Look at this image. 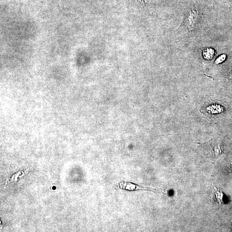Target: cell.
Masks as SVG:
<instances>
[{"label": "cell", "mask_w": 232, "mask_h": 232, "mask_svg": "<svg viewBox=\"0 0 232 232\" xmlns=\"http://www.w3.org/2000/svg\"><path fill=\"white\" fill-rule=\"evenodd\" d=\"M200 11L198 6H193L190 11L187 19H186L185 25L187 28L191 30L195 27L200 18Z\"/></svg>", "instance_id": "cell-2"}, {"label": "cell", "mask_w": 232, "mask_h": 232, "mask_svg": "<svg viewBox=\"0 0 232 232\" xmlns=\"http://www.w3.org/2000/svg\"><path fill=\"white\" fill-rule=\"evenodd\" d=\"M231 165L232 170V159L231 160Z\"/></svg>", "instance_id": "cell-7"}, {"label": "cell", "mask_w": 232, "mask_h": 232, "mask_svg": "<svg viewBox=\"0 0 232 232\" xmlns=\"http://www.w3.org/2000/svg\"><path fill=\"white\" fill-rule=\"evenodd\" d=\"M216 197L220 203H223L224 199V194L220 191H217L216 192Z\"/></svg>", "instance_id": "cell-5"}, {"label": "cell", "mask_w": 232, "mask_h": 232, "mask_svg": "<svg viewBox=\"0 0 232 232\" xmlns=\"http://www.w3.org/2000/svg\"><path fill=\"white\" fill-rule=\"evenodd\" d=\"M208 112L212 114L220 113L222 112L223 108L218 105H212L207 108Z\"/></svg>", "instance_id": "cell-3"}, {"label": "cell", "mask_w": 232, "mask_h": 232, "mask_svg": "<svg viewBox=\"0 0 232 232\" xmlns=\"http://www.w3.org/2000/svg\"><path fill=\"white\" fill-rule=\"evenodd\" d=\"M200 147L203 148L210 157L213 158L219 156L223 153L222 146L216 139H213L204 143H196Z\"/></svg>", "instance_id": "cell-1"}, {"label": "cell", "mask_w": 232, "mask_h": 232, "mask_svg": "<svg viewBox=\"0 0 232 232\" xmlns=\"http://www.w3.org/2000/svg\"></svg>", "instance_id": "cell-8"}, {"label": "cell", "mask_w": 232, "mask_h": 232, "mask_svg": "<svg viewBox=\"0 0 232 232\" xmlns=\"http://www.w3.org/2000/svg\"><path fill=\"white\" fill-rule=\"evenodd\" d=\"M214 55V50L210 49H207L203 52V56L205 59L210 60L213 58Z\"/></svg>", "instance_id": "cell-4"}, {"label": "cell", "mask_w": 232, "mask_h": 232, "mask_svg": "<svg viewBox=\"0 0 232 232\" xmlns=\"http://www.w3.org/2000/svg\"><path fill=\"white\" fill-rule=\"evenodd\" d=\"M225 56H224L219 57V58H217V60L216 61V63L218 64L219 63L221 62H222L225 59Z\"/></svg>", "instance_id": "cell-6"}]
</instances>
